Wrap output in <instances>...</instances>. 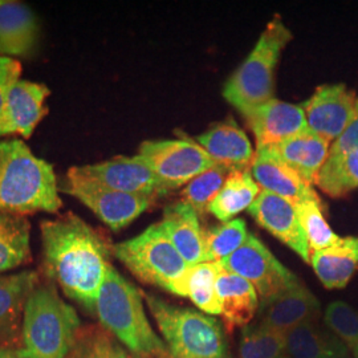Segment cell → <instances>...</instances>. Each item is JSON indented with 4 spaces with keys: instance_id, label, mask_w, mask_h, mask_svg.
<instances>
[{
    "instance_id": "6da1fadb",
    "label": "cell",
    "mask_w": 358,
    "mask_h": 358,
    "mask_svg": "<svg viewBox=\"0 0 358 358\" xmlns=\"http://www.w3.org/2000/svg\"><path fill=\"white\" fill-rule=\"evenodd\" d=\"M40 231L48 278L71 300L93 312L113 245L73 213L41 222Z\"/></svg>"
},
{
    "instance_id": "7a4b0ae2",
    "label": "cell",
    "mask_w": 358,
    "mask_h": 358,
    "mask_svg": "<svg viewBox=\"0 0 358 358\" xmlns=\"http://www.w3.org/2000/svg\"><path fill=\"white\" fill-rule=\"evenodd\" d=\"M62 207L53 165L20 140L0 141V210L26 217L56 214Z\"/></svg>"
},
{
    "instance_id": "3957f363",
    "label": "cell",
    "mask_w": 358,
    "mask_h": 358,
    "mask_svg": "<svg viewBox=\"0 0 358 358\" xmlns=\"http://www.w3.org/2000/svg\"><path fill=\"white\" fill-rule=\"evenodd\" d=\"M108 332L141 358H173L146 317L141 291L110 264L97 296L94 310Z\"/></svg>"
},
{
    "instance_id": "277c9868",
    "label": "cell",
    "mask_w": 358,
    "mask_h": 358,
    "mask_svg": "<svg viewBox=\"0 0 358 358\" xmlns=\"http://www.w3.org/2000/svg\"><path fill=\"white\" fill-rule=\"evenodd\" d=\"M81 332L76 310L60 297L56 284L38 282L27 301L22 352L24 358H68Z\"/></svg>"
},
{
    "instance_id": "5b68a950",
    "label": "cell",
    "mask_w": 358,
    "mask_h": 358,
    "mask_svg": "<svg viewBox=\"0 0 358 358\" xmlns=\"http://www.w3.org/2000/svg\"><path fill=\"white\" fill-rule=\"evenodd\" d=\"M291 38V31L276 15L260 35L252 52L227 80L223 97L242 115L273 100L275 69L282 48Z\"/></svg>"
},
{
    "instance_id": "8992f818",
    "label": "cell",
    "mask_w": 358,
    "mask_h": 358,
    "mask_svg": "<svg viewBox=\"0 0 358 358\" xmlns=\"http://www.w3.org/2000/svg\"><path fill=\"white\" fill-rule=\"evenodd\" d=\"M173 358H227V343L220 322L189 308L145 296Z\"/></svg>"
},
{
    "instance_id": "52a82bcc",
    "label": "cell",
    "mask_w": 358,
    "mask_h": 358,
    "mask_svg": "<svg viewBox=\"0 0 358 358\" xmlns=\"http://www.w3.org/2000/svg\"><path fill=\"white\" fill-rule=\"evenodd\" d=\"M113 254L140 280L169 292L189 268L159 223L129 241L115 244Z\"/></svg>"
},
{
    "instance_id": "ba28073f",
    "label": "cell",
    "mask_w": 358,
    "mask_h": 358,
    "mask_svg": "<svg viewBox=\"0 0 358 358\" xmlns=\"http://www.w3.org/2000/svg\"><path fill=\"white\" fill-rule=\"evenodd\" d=\"M63 192L87 206L113 231L129 226L154 202L152 198L113 190L84 176L77 166L68 170Z\"/></svg>"
},
{
    "instance_id": "9c48e42d",
    "label": "cell",
    "mask_w": 358,
    "mask_h": 358,
    "mask_svg": "<svg viewBox=\"0 0 358 358\" xmlns=\"http://www.w3.org/2000/svg\"><path fill=\"white\" fill-rule=\"evenodd\" d=\"M137 155L153 170L167 192L187 185L217 165L198 142L182 138L142 142Z\"/></svg>"
},
{
    "instance_id": "30bf717a",
    "label": "cell",
    "mask_w": 358,
    "mask_h": 358,
    "mask_svg": "<svg viewBox=\"0 0 358 358\" xmlns=\"http://www.w3.org/2000/svg\"><path fill=\"white\" fill-rule=\"evenodd\" d=\"M219 266L251 282L260 297V307L300 282L254 234L248 235L238 251L219 262Z\"/></svg>"
},
{
    "instance_id": "8fae6325",
    "label": "cell",
    "mask_w": 358,
    "mask_h": 358,
    "mask_svg": "<svg viewBox=\"0 0 358 358\" xmlns=\"http://www.w3.org/2000/svg\"><path fill=\"white\" fill-rule=\"evenodd\" d=\"M77 169L84 176L117 192L152 199L169 192L153 170L137 154L134 157L118 155L108 161Z\"/></svg>"
},
{
    "instance_id": "7c38bea8",
    "label": "cell",
    "mask_w": 358,
    "mask_h": 358,
    "mask_svg": "<svg viewBox=\"0 0 358 358\" xmlns=\"http://www.w3.org/2000/svg\"><path fill=\"white\" fill-rule=\"evenodd\" d=\"M356 96L344 84L322 85L301 103L310 131L333 142L337 140L356 115Z\"/></svg>"
},
{
    "instance_id": "4fadbf2b",
    "label": "cell",
    "mask_w": 358,
    "mask_h": 358,
    "mask_svg": "<svg viewBox=\"0 0 358 358\" xmlns=\"http://www.w3.org/2000/svg\"><path fill=\"white\" fill-rule=\"evenodd\" d=\"M51 90L43 84L19 78L8 92L0 117V137L19 134L31 138L41 120L48 113L45 105Z\"/></svg>"
},
{
    "instance_id": "5bb4252c",
    "label": "cell",
    "mask_w": 358,
    "mask_h": 358,
    "mask_svg": "<svg viewBox=\"0 0 358 358\" xmlns=\"http://www.w3.org/2000/svg\"><path fill=\"white\" fill-rule=\"evenodd\" d=\"M248 213L263 229L291 247L304 262H310L312 252L307 236L291 202L272 192L262 190L255 202L248 208Z\"/></svg>"
},
{
    "instance_id": "9a60e30c",
    "label": "cell",
    "mask_w": 358,
    "mask_h": 358,
    "mask_svg": "<svg viewBox=\"0 0 358 358\" xmlns=\"http://www.w3.org/2000/svg\"><path fill=\"white\" fill-rule=\"evenodd\" d=\"M243 115L255 134L256 149L278 145L309 130L301 105L276 99L256 106Z\"/></svg>"
},
{
    "instance_id": "2e32d148",
    "label": "cell",
    "mask_w": 358,
    "mask_h": 358,
    "mask_svg": "<svg viewBox=\"0 0 358 358\" xmlns=\"http://www.w3.org/2000/svg\"><path fill=\"white\" fill-rule=\"evenodd\" d=\"M40 280L35 271L0 275V344L22 349L27 301Z\"/></svg>"
},
{
    "instance_id": "e0dca14e",
    "label": "cell",
    "mask_w": 358,
    "mask_h": 358,
    "mask_svg": "<svg viewBox=\"0 0 358 358\" xmlns=\"http://www.w3.org/2000/svg\"><path fill=\"white\" fill-rule=\"evenodd\" d=\"M251 173L262 190L272 192L294 206L307 199L319 198L312 186L271 153L268 148L256 149Z\"/></svg>"
},
{
    "instance_id": "ac0fdd59",
    "label": "cell",
    "mask_w": 358,
    "mask_h": 358,
    "mask_svg": "<svg viewBox=\"0 0 358 358\" xmlns=\"http://www.w3.org/2000/svg\"><path fill=\"white\" fill-rule=\"evenodd\" d=\"M320 303L301 282L260 307V325L278 332L287 333L299 324L317 320Z\"/></svg>"
},
{
    "instance_id": "d6986e66",
    "label": "cell",
    "mask_w": 358,
    "mask_h": 358,
    "mask_svg": "<svg viewBox=\"0 0 358 358\" xmlns=\"http://www.w3.org/2000/svg\"><path fill=\"white\" fill-rule=\"evenodd\" d=\"M38 17L20 1L0 0V57H23L35 50Z\"/></svg>"
},
{
    "instance_id": "ffe728a7",
    "label": "cell",
    "mask_w": 358,
    "mask_h": 358,
    "mask_svg": "<svg viewBox=\"0 0 358 358\" xmlns=\"http://www.w3.org/2000/svg\"><path fill=\"white\" fill-rule=\"evenodd\" d=\"M159 224L189 266L207 263L203 230L192 206L185 201L167 206Z\"/></svg>"
},
{
    "instance_id": "44dd1931",
    "label": "cell",
    "mask_w": 358,
    "mask_h": 358,
    "mask_svg": "<svg viewBox=\"0 0 358 358\" xmlns=\"http://www.w3.org/2000/svg\"><path fill=\"white\" fill-rule=\"evenodd\" d=\"M331 145L332 142L307 130L268 149L312 186L329 157Z\"/></svg>"
},
{
    "instance_id": "7402d4cb",
    "label": "cell",
    "mask_w": 358,
    "mask_h": 358,
    "mask_svg": "<svg viewBox=\"0 0 358 358\" xmlns=\"http://www.w3.org/2000/svg\"><path fill=\"white\" fill-rule=\"evenodd\" d=\"M196 142L217 164L234 170L250 169L255 158L248 137L231 118L208 129Z\"/></svg>"
},
{
    "instance_id": "603a6c76",
    "label": "cell",
    "mask_w": 358,
    "mask_h": 358,
    "mask_svg": "<svg viewBox=\"0 0 358 358\" xmlns=\"http://www.w3.org/2000/svg\"><path fill=\"white\" fill-rule=\"evenodd\" d=\"M289 358H350L345 344L327 327L317 320L299 324L285 333Z\"/></svg>"
},
{
    "instance_id": "cb8c5ba5",
    "label": "cell",
    "mask_w": 358,
    "mask_h": 358,
    "mask_svg": "<svg viewBox=\"0 0 358 358\" xmlns=\"http://www.w3.org/2000/svg\"><path fill=\"white\" fill-rule=\"evenodd\" d=\"M217 292L220 315L229 328L244 327L252 320L259 308V297L254 285L227 269L219 271Z\"/></svg>"
},
{
    "instance_id": "d4e9b609",
    "label": "cell",
    "mask_w": 358,
    "mask_h": 358,
    "mask_svg": "<svg viewBox=\"0 0 358 358\" xmlns=\"http://www.w3.org/2000/svg\"><path fill=\"white\" fill-rule=\"evenodd\" d=\"M310 263L327 288H344L358 267V238H341L332 247L312 252Z\"/></svg>"
},
{
    "instance_id": "484cf974",
    "label": "cell",
    "mask_w": 358,
    "mask_h": 358,
    "mask_svg": "<svg viewBox=\"0 0 358 358\" xmlns=\"http://www.w3.org/2000/svg\"><path fill=\"white\" fill-rule=\"evenodd\" d=\"M219 263H201L189 266L171 294L189 297L192 303L208 315H220V303L217 292Z\"/></svg>"
},
{
    "instance_id": "4316f807",
    "label": "cell",
    "mask_w": 358,
    "mask_h": 358,
    "mask_svg": "<svg viewBox=\"0 0 358 358\" xmlns=\"http://www.w3.org/2000/svg\"><path fill=\"white\" fill-rule=\"evenodd\" d=\"M262 192L251 169L234 170L226 179L222 190L211 202L208 211L222 222L232 220V217L248 210Z\"/></svg>"
},
{
    "instance_id": "83f0119b",
    "label": "cell",
    "mask_w": 358,
    "mask_h": 358,
    "mask_svg": "<svg viewBox=\"0 0 358 358\" xmlns=\"http://www.w3.org/2000/svg\"><path fill=\"white\" fill-rule=\"evenodd\" d=\"M31 259V223L0 210V273L19 268Z\"/></svg>"
},
{
    "instance_id": "f1b7e54d",
    "label": "cell",
    "mask_w": 358,
    "mask_h": 358,
    "mask_svg": "<svg viewBox=\"0 0 358 358\" xmlns=\"http://www.w3.org/2000/svg\"><path fill=\"white\" fill-rule=\"evenodd\" d=\"M332 196H340L358 187V150L329 155L316 183Z\"/></svg>"
},
{
    "instance_id": "f546056e",
    "label": "cell",
    "mask_w": 358,
    "mask_h": 358,
    "mask_svg": "<svg viewBox=\"0 0 358 358\" xmlns=\"http://www.w3.org/2000/svg\"><path fill=\"white\" fill-rule=\"evenodd\" d=\"M248 235L243 219H232L203 230L207 262L219 263L232 255L245 243Z\"/></svg>"
},
{
    "instance_id": "4dcf8cb0",
    "label": "cell",
    "mask_w": 358,
    "mask_h": 358,
    "mask_svg": "<svg viewBox=\"0 0 358 358\" xmlns=\"http://www.w3.org/2000/svg\"><path fill=\"white\" fill-rule=\"evenodd\" d=\"M287 350L285 333L260 324L247 325L239 345L241 358H284Z\"/></svg>"
},
{
    "instance_id": "1f68e13d",
    "label": "cell",
    "mask_w": 358,
    "mask_h": 358,
    "mask_svg": "<svg viewBox=\"0 0 358 358\" xmlns=\"http://www.w3.org/2000/svg\"><path fill=\"white\" fill-rule=\"evenodd\" d=\"M232 171L234 169L220 164L208 169L186 185L183 201L192 206L196 214H205Z\"/></svg>"
},
{
    "instance_id": "d6a6232c",
    "label": "cell",
    "mask_w": 358,
    "mask_h": 358,
    "mask_svg": "<svg viewBox=\"0 0 358 358\" xmlns=\"http://www.w3.org/2000/svg\"><path fill=\"white\" fill-rule=\"evenodd\" d=\"M301 227L306 232L310 252L338 243L341 238L333 232L322 214L320 198L307 199L294 206Z\"/></svg>"
},
{
    "instance_id": "836d02e7",
    "label": "cell",
    "mask_w": 358,
    "mask_h": 358,
    "mask_svg": "<svg viewBox=\"0 0 358 358\" xmlns=\"http://www.w3.org/2000/svg\"><path fill=\"white\" fill-rule=\"evenodd\" d=\"M325 324L344 344L352 357L358 358V312L344 301L327 308Z\"/></svg>"
},
{
    "instance_id": "e575fe53",
    "label": "cell",
    "mask_w": 358,
    "mask_h": 358,
    "mask_svg": "<svg viewBox=\"0 0 358 358\" xmlns=\"http://www.w3.org/2000/svg\"><path fill=\"white\" fill-rule=\"evenodd\" d=\"M68 358H113L112 341L99 331L80 332Z\"/></svg>"
},
{
    "instance_id": "d590c367",
    "label": "cell",
    "mask_w": 358,
    "mask_h": 358,
    "mask_svg": "<svg viewBox=\"0 0 358 358\" xmlns=\"http://www.w3.org/2000/svg\"><path fill=\"white\" fill-rule=\"evenodd\" d=\"M22 64L11 57H0V117L3 115L7 94L20 78Z\"/></svg>"
},
{
    "instance_id": "8d00e7d4",
    "label": "cell",
    "mask_w": 358,
    "mask_h": 358,
    "mask_svg": "<svg viewBox=\"0 0 358 358\" xmlns=\"http://www.w3.org/2000/svg\"><path fill=\"white\" fill-rule=\"evenodd\" d=\"M355 150H358V108H356V115L350 121V124L346 127L344 133L332 142L329 155L348 153Z\"/></svg>"
},
{
    "instance_id": "74e56055",
    "label": "cell",
    "mask_w": 358,
    "mask_h": 358,
    "mask_svg": "<svg viewBox=\"0 0 358 358\" xmlns=\"http://www.w3.org/2000/svg\"><path fill=\"white\" fill-rule=\"evenodd\" d=\"M0 358H24L22 349H13L0 344Z\"/></svg>"
},
{
    "instance_id": "f35d334b",
    "label": "cell",
    "mask_w": 358,
    "mask_h": 358,
    "mask_svg": "<svg viewBox=\"0 0 358 358\" xmlns=\"http://www.w3.org/2000/svg\"><path fill=\"white\" fill-rule=\"evenodd\" d=\"M112 357L113 358H141L137 357V356H134L133 353H130L128 349H125V348H122L121 345H118V344H115V343H112Z\"/></svg>"
},
{
    "instance_id": "ab89813d",
    "label": "cell",
    "mask_w": 358,
    "mask_h": 358,
    "mask_svg": "<svg viewBox=\"0 0 358 358\" xmlns=\"http://www.w3.org/2000/svg\"><path fill=\"white\" fill-rule=\"evenodd\" d=\"M356 108H358V100H357V103H356Z\"/></svg>"
},
{
    "instance_id": "60d3db41",
    "label": "cell",
    "mask_w": 358,
    "mask_h": 358,
    "mask_svg": "<svg viewBox=\"0 0 358 358\" xmlns=\"http://www.w3.org/2000/svg\"><path fill=\"white\" fill-rule=\"evenodd\" d=\"M284 358H289V357H287V356H285V357H284Z\"/></svg>"
}]
</instances>
